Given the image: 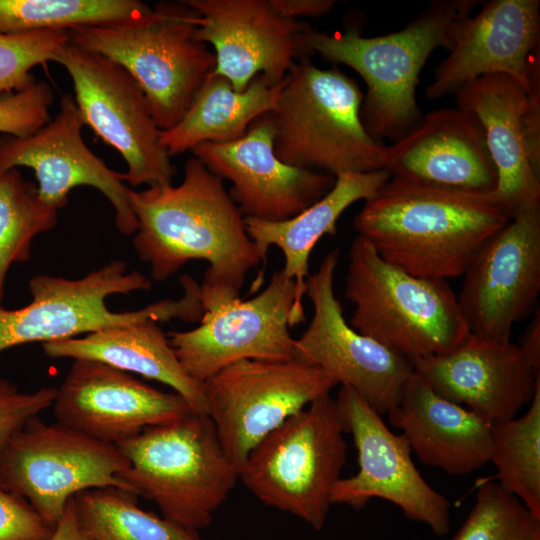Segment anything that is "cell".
Masks as SVG:
<instances>
[{
  "instance_id": "obj_15",
  "label": "cell",
  "mask_w": 540,
  "mask_h": 540,
  "mask_svg": "<svg viewBox=\"0 0 540 540\" xmlns=\"http://www.w3.org/2000/svg\"><path fill=\"white\" fill-rule=\"evenodd\" d=\"M338 258V249L330 251L306 279L305 295L313 305V317L295 339V358L319 367L337 384L352 388L384 415L398 403L413 366L346 322L334 293Z\"/></svg>"
},
{
  "instance_id": "obj_41",
  "label": "cell",
  "mask_w": 540,
  "mask_h": 540,
  "mask_svg": "<svg viewBox=\"0 0 540 540\" xmlns=\"http://www.w3.org/2000/svg\"><path fill=\"white\" fill-rule=\"evenodd\" d=\"M530 365L535 372H540V315L533 318L526 331L524 332L521 342L518 345Z\"/></svg>"
},
{
  "instance_id": "obj_2",
  "label": "cell",
  "mask_w": 540,
  "mask_h": 540,
  "mask_svg": "<svg viewBox=\"0 0 540 540\" xmlns=\"http://www.w3.org/2000/svg\"><path fill=\"white\" fill-rule=\"evenodd\" d=\"M510 221L494 193L465 192L390 177L353 221L386 261L421 278L463 276Z\"/></svg>"
},
{
  "instance_id": "obj_28",
  "label": "cell",
  "mask_w": 540,
  "mask_h": 540,
  "mask_svg": "<svg viewBox=\"0 0 540 540\" xmlns=\"http://www.w3.org/2000/svg\"><path fill=\"white\" fill-rule=\"evenodd\" d=\"M282 83L273 84L260 74L239 92L226 78L211 73L179 123L161 131V144L171 156L204 142L242 138L257 118L274 108Z\"/></svg>"
},
{
  "instance_id": "obj_9",
  "label": "cell",
  "mask_w": 540,
  "mask_h": 540,
  "mask_svg": "<svg viewBox=\"0 0 540 540\" xmlns=\"http://www.w3.org/2000/svg\"><path fill=\"white\" fill-rule=\"evenodd\" d=\"M344 432L336 400L323 395L251 450L239 480L263 504L320 531L346 463Z\"/></svg>"
},
{
  "instance_id": "obj_5",
  "label": "cell",
  "mask_w": 540,
  "mask_h": 540,
  "mask_svg": "<svg viewBox=\"0 0 540 540\" xmlns=\"http://www.w3.org/2000/svg\"><path fill=\"white\" fill-rule=\"evenodd\" d=\"M363 97L357 82L337 67L322 69L309 58L298 61L267 113L276 156L334 176L383 169L385 145L362 122Z\"/></svg>"
},
{
  "instance_id": "obj_7",
  "label": "cell",
  "mask_w": 540,
  "mask_h": 540,
  "mask_svg": "<svg viewBox=\"0 0 540 540\" xmlns=\"http://www.w3.org/2000/svg\"><path fill=\"white\" fill-rule=\"evenodd\" d=\"M180 282L184 293L179 299L158 301L135 311L112 312L106 306L108 296L149 290L152 285L143 273L127 272L124 261L113 260L76 280L35 275L28 284L32 295L28 305L12 310L0 307V352L25 343L76 338L144 320L200 321L204 313L200 285L187 274Z\"/></svg>"
},
{
  "instance_id": "obj_13",
  "label": "cell",
  "mask_w": 540,
  "mask_h": 540,
  "mask_svg": "<svg viewBox=\"0 0 540 540\" xmlns=\"http://www.w3.org/2000/svg\"><path fill=\"white\" fill-rule=\"evenodd\" d=\"M55 62L72 79L84 125L125 160L123 181L134 188L172 184L176 168L161 144V130L136 80L116 62L70 41L59 50Z\"/></svg>"
},
{
  "instance_id": "obj_4",
  "label": "cell",
  "mask_w": 540,
  "mask_h": 540,
  "mask_svg": "<svg viewBox=\"0 0 540 540\" xmlns=\"http://www.w3.org/2000/svg\"><path fill=\"white\" fill-rule=\"evenodd\" d=\"M116 446L129 461L119 478L189 531L211 524L239 480L208 414L188 412Z\"/></svg>"
},
{
  "instance_id": "obj_27",
  "label": "cell",
  "mask_w": 540,
  "mask_h": 540,
  "mask_svg": "<svg viewBox=\"0 0 540 540\" xmlns=\"http://www.w3.org/2000/svg\"><path fill=\"white\" fill-rule=\"evenodd\" d=\"M390 177L384 169L338 174L330 191L299 214L283 221L245 217L246 231L264 254L270 246L281 249L285 261L282 271L294 280L303 300L314 246L324 235L336 234L338 219L348 207L370 198Z\"/></svg>"
},
{
  "instance_id": "obj_37",
  "label": "cell",
  "mask_w": 540,
  "mask_h": 540,
  "mask_svg": "<svg viewBox=\"0 0 540 540\" xmlns=\"http://www.w3.org/2000/svg\"><path fill=\"white\" fill-rule=\"evenodd\" d=\"M54 528L26 499L0 486V540H49Z\"/></svg>"
},
{
  "instance_id": "obj_12",
  "label": "cell",
  "mask_w": 540,
  "mask_h": 540,
  "mask_svg": "<svg viewBox=\"0 0 540 540\" xmlns=\"http://www.w3.org/2000/svg\"><path fill=\"white\" fill-rule=\"evenodd\" d=\"M336 385L319 367L294 358L235 362L202 389L222 447L240 470L263 438Z\"/></svg>"
},
{
  "instance_id": "obj_32",
  "label": "cell",
  "mask_w": 540,
  "mask_h": 540,
  "mask_svg": "<svg viewBox=\"0 0 540 540\" xmlns=\"http://www.w3.org/2000/svg\"><path fill=\"white\" fill-rule=\"evenodd\" d=\"M57 211L17 168L0 172V306L10 266L29 260L32 240L54 228Z\"/></svg>"
},
{
  "instance_id": "obj_38",
  "label": "cell",
  "mask_w": 540,
  "mask_h": 540,
  "mask_svg": "<svg viewBox=\"0 0 540 540\" xmlns=\"http://www.w3.org/2000/svg\"><path fill=\"white\" fill-rule=\"evenodd\" d=\"M540 54H534L529 75V89L523 112V127L528 152L534 167L540 172Z\"/></svg>"
},
{
  "instance_id": "obj_17",
  "label": "cell",
  "mask_w": 540,
  "mask_h": 540,
  "mask_svg": "<svg viewBox=\"0 0 540 540\" xmlns=\"http://www.w3.org/2000/svg\"><path fill=\"white\" fill-rule=\"evenodd\" d=\"M181 2L202 19L196 38L214 48L212 74L226 78L236 91H244L260 74L280 83L298 61L313 54L307 43L311 27L280 13L271 0Z\"/></svg>"
},
{
  "instance_id": "obj_36",
  "label": "cell",
  "mask_w": 540,
  "mask_h": 540,
  "mask_svg": "<svg viewBox=\"0 0 540 540\" xmlns=\"http://www.w3.org/2000/svg\"><path fill=\"white\" fill-rule=\"evenodd\" d=\"M56 395L57 389L53 387L20 392L12 382L0 378V452L30 419L52 407Z\"/></svg>"
},
{
  "instance_id": "obj_29",
  "label": "cell",
  "mask_w": 540,
  "mask_h": 540,
  "mask_svg": "<svg viewBox=\"0 0 540 540\" xmlns=\"http://www.w3.org/2000/svg\"><path fill=\"white\" fill-rule=\"evenodd\" d=\"M154 15L138 0H0V33L124 25Z\"/></svg>"
},
{
  "instance_id": "obj_30",
  "label": "cell",
  "mask_w": 540,
  "mask_h": 540,
  "mask_svg": "<svg viewBox=\"0 0 540 540\" xmlns=\"http://www.w3.org/2000/svg\"><path fill=\"white\" fill-rule=\"evenodd\" d=\"M136 497L116 487L74 496L79 522L89 540H203L198 532L139 508Z\"/></svg>"
},
{
  "instance_id": "obj_31",
  "label": "cell",
  "mask_w": 540,
  "mask_h": 540,
  "mask_svg": "<svg viewBox=\"0 0 540 540\" xmlns=\"http://www.w3.org/2000/svg\"><path fill=\"white\" fill-rule=\"evenodd\" d=\"M489 462L499 486L540 519V382L523 416L493 423Z\"/></svg>"
},
{
  "instance_id": "obj_22",
  "label": "cell",
  "mask_w": 540,
  "mask_h": 540,
  "mask_svg": "<svg viewBox=\"0 0 540 540\" xmlns=\"http://www.w3.org/2000/svg\"><path fill=\"white\" fill-rule=\"evenodd\" d=\"M411 364L439 395L491 423L515 418L540 382L518 344L471 333L454 350Z\"/></svg>"
},
{
  "instance_id": "obj_6",
  "label": "cell",
  "mask_w": 540,
  "mask_h": 540,
  "mask_svg": "<svg viewBox=\"0 0 540 540\" xmlns=\"http://www.w3.org/2000/svg\"><path fill=\"white\" fill-rule=\"evenodd\" d=\"M345 297L351 327L410 362L446 354L470 331L446 280L414 276L384 260L357 236L349 249Z\"/></svg>"
},
{
  "instance_id": "obj_23",
  "label": "cell",
  "mask_w": 540,
  "mask_h": 540,
  "mask_svg": "<svg viewBox=\"0 0 540 540\" xmlns=\"http://www.w3.org/2000/svg\"><path fill=\"white\" fill-rule=\"evenodd\" d=\"M383 169L391 177L465 192L494 193L498 185L482 127L459 107L422 116L385 146Z\"/></svg>"
},
{
  "instance_id": "obj_40",
  "label": "cell",
  "mask_w": 540,
  "mask_h": 540,
  "mask_svg": "<svg viewBox=\"0 0 540 540\" xmlns=\"http://www.w3.org/2000/svg\"><path fill=\"white\" fill-rule=\"evenodd\" d=\"M49 540H89L79 522L74 497L68 501Z\"/></svg>"
},
{
  "instance_id": "obj_10",
  "label": "cell",
  "mask_w": 540,
  "mask_h": 540,
  "mask_svg": "<svg viewBox=\"0 0 540 540\" xmlns=\"http://www.w3.org/2000/svg\"><path fill=\"white\" fill-rule=\"evenodd\" d=\"M128 467L118 446L34 417L0 452V486L26 499L55 527L80 492L116 487L135 495L119 478Z\"/></svg>"
},
{
  "instance_id": "obj_24",
  "label": "cell",
  "mask_w": 540,
  "mask_h": 540,
  "mask_svg": "<svg viewBox=\"0 0 540 540\" xmlns=\"http://www.w3.org/2000/svg\"><path fill=\"white\" fill-rule=\"evenodd\" d=\"M387 414L428 466L466 475L489 462L493 423L439 395L414 370Z\"/></svg>"
},
{
  "instance_id": "obj_20",
  "label": "cell",
  "mask_w": 540,
  "mask_h": 540,
  "mask_svg": "<svg viewBox=\"0 0 540 540\" xmlns=\"http://www.w3.org/2000/svg\"><path fill=\"white\" fill-rule=\"evenodd\" d=\"M52 407L57 423L114 445L192 411L176 392L87 359L73 361Z\"/></svg>"
},
{
  "instance_id": "obj_16",
  "label": "cell",
  "mask_w": 540,
  "mask_h": 540,
  "mask_svg": "<svg viewBox=\"0 0 540 540\" xmlns=\"http://www.w3.org/2000/svg\"><path fill=\"white\" fill-rule=\"evenodd\" d=\"M458 302L471 334L509 341L540 292V201L524 205L479 251Z\"/></svg>"
},
{
  "instance_id": "obj_21",
  "label": "cell",
  "mask_w": 540,
  "mask_h": 540,
  "mask_svg": "<svg viewBox=\"0 0 540 540\" xmlns=\"http://www.w3.org/2000/svg\"><path fill=\"white\" fill-rule=\"evenodd\" d=\"M540 1L491 0L457 25L448 56L425 95L436 100L485 75H506L529 89L530 65L539 50Z\"/></svg>"
},
{
  "instance_id": "obj_26",
  "label": "cell",
  "mask_w": 540,
  "mask_h": 540,
  "mask_svg": "<svg viewBox=\"0 0 540 540\" xmlns=\"http://www.w3.org/2000/svg\"><path fill=\"white\" fill-rule=\"evenodd\" d=\"M50 358L95 360L163 383L192 411L208 414L202 385L182 368L167 334L152 320L105 328L84 337L42 343Z\"/></svg>"
},
{
  "instance_id": "obj_34",
  "label": "cell",
  "mask_w": 540,
  "mask_h": 540,
  "mask_svg": "<svg viewBox=\"0 0 540 540\" xmlns=\"http://www.w3.org/2000/svg\"><path fill=\"white\" fill-rule=\"evenodd\" d=\"M68 42L66 30L0 33V98L35 83L32 68L55 61L59 50Z\"/></svg>"
},
{
  "instance_id": "obj_1",
  "label": "cell",
  "mask_w": 540,
  "mask_h": 540,
  "mask_svg": "<svg viewBox=\"0 0 540 540\" xmlns=\"http://www.w3.org/2000/svg\"><path fill=\"white\" fill-rule=\"evenodd\" d=\"M129 201L137 220L133 247L152 279L163 282L192 260L208 262L204 311L240 298L250 270L266 262L223 180L195 156L180 185L130 189Z\"/></svg>"
},
{
  "instance_id": "obj_18",
  "label": "cell",
  "mask_w": 540,
  "mask_h": 540,
  "mask_svg": "<svg viewBox=\"0 0 540 540\" xmlns=\"http://www.w3.org/2000/svg\"><path fill=\"white\" fill-rule=\"evenodd\" d=\"M84 126L74 97L67 93L53 120L26 137H0V172L19 166L31 168L40 198L57 210L68 203L72 189L91 186L111 203L118 230L131 235L137 220L129 201V188L120 172L110 169L82 137Z\"/></svg>"
},
{
  "instance_id": "obj_39",
  "label": "cell",
  "mask_w": 540,
  "mask_h": 540,
  "mask_svg": "<svg viewBox=\"0 0 540 540\" xmlns=\"http://www.w3.org/2000/svg\"><path fill=\"white\" fill-rule=\"evenodd\" d=\"M273 6L283 15L296 18L320 17L335 6L334 0H271Z\"/></svg>"
},
{
  "instance_id": "obj_25",
  "label": "cell",
  "mask_w": 540,
  "mask_h": 540,
  "mask_svg": "<svg viewBox=\"0 0 540 540\" xmlns=\"http://www.w3.org/2000/svg\"><path fill=\"white\" fill-rule=\"evenodd\" d=\"M526 89L506 75H485L459 88L457 107L476 118L498 174L494 195L512 219L540 201V172L534 167L523 127Z\"/></svg>"
},
{
  "instance_id": "obj_8",
  "label": "cell",
  "mask_w": 540,
  "mask_h": 540,
  "mask_svg": "<svg viewBox=\"0 0 540 540\" xmlns=\"http://www.w3.org/2000/svg\"><path fill=\"white\" fill-rule=\"evenodd\" d=\"M200 15L178 3H160L149 19L69 30L73 45L121 65L144 92L161 131L183 118L213 72L216 57L196 38Z\"/></svg>"
},
{
  "instance_id": "obj_33",
  "label": "cell",
  "mask_w": 540,
  "mask_h": 540,
  "mask_svg": "<svg viewBox=\"0 0 540 540\" xmlns=\"http://www.w3.org/2000/svg\"><path fill=\"white\" fill-rule=\"evenodd\" d=\"M451 540H540V519L487 480L479 484L475 503Z\"/></svg>"
},
{
  "instance_id": "obj_11",
  "label": "cell",
  "mask_w": 540,
  "mask_h": 540,
  "mask_svg": "<svg viewBox=\"0 0 540 540\" xmlns=\"http://www.w3.org/2000/svg\"><path fill=\"white\" fill-rule=\"evenodd\" d=\"M304 320L296 284L280 270L253 298H237L204 311L199 326L168 332L167 337L186 374L202 385L241 360L294 359L290 328Z\"/></svg>"
},
{
  "instance_id": "obj_14",
  "label": "cell",
  "mask_w": 540,
  "mask_h": 540,
  "mask_svg": "<svg viewBox=\"0 0 540 540\" xmlns=\"http://www.w3.org/2000/svg\"><path fill=\"white\" fill-rule=\"evenodd\" d=\"M335 400L345 432L352 435L357 449L359 470L338 480L331 504L359 510L373 498L384 499L399 507L407 519L446 536L451 528V504L419 473L405 436L393 433L382 415L352 388L341 385Z\"/></svg>"
},
{
  "instance_id": "obj_35",
  "label": "cell",
  "mask_w": 540,
  "mask_h": 540,
  "mask_svg": "<svg viewBox=\"0 0 540 540\" xmlns=\"http://www.w3.org/2000/svg\"><path fill=\"white\" fill-rule=\"evenodd\" d=\"M54 93L48 83L36 81L24 90L0 98V133L26 137L50 121Z\"/></svg>"
},
{
  "instance_id": "obj_3",
  "label": "cell",
  "mask_w": 540,
  "mask_h": 540,
  "mask_svg": "<svg viewBox=\"0 0 540 540\" xmlns=\"http://www.w3.org/2000/svg\"><path fill=\"white\" fill-rule=\"evenodd\" d=\"M477 0H437L403 29L364 37L358 31H310L313 53L356 71L366 84L361 119L377 141L400 139L422 118L416 88L427 59L437 48L450 50L458 23Z\"/></svg>"
},
{
  "instance_id": "obj_19",
  "label": "cell",
  "mask_w": 540,
  "mask_h": 540,
  "mask_svg": "<svg viewBox=\"0 0 540 540\" xmlns=\"http://www.w3.org/2000/svg\"><path fill=\"white\" fill-rule=\"evenodd\" d=\"M193 156L213 174L232 182L230 196L244 217L283 221L327 194L335 176L282 162L274 152V134L267 113L233 142H204Z\"/></svg>"
}]
</instances>
